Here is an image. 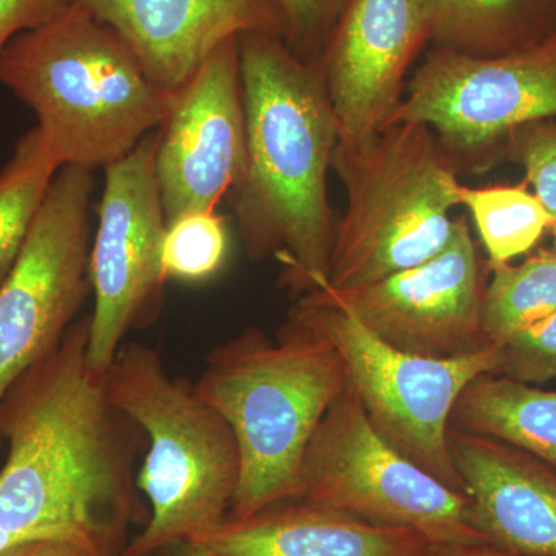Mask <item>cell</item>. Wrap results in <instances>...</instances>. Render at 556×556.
<instances>
[{"instance_id": "cell-4", "label": "cell", "mask_w": 556, "mask_h": 556, "mask_svg": "<svg viewBox=\"0 0 556 556\" xmlns=\"http://www.w3.org/2000/svg\"><path fill=\"white\" fill-rule=\"evenodd\" d=\"M346 386L338 350L291 316L276 342L251 328L208 354L193 388L225 417L239 444L229 518L294 500L311 439Z\"/></svg>"}, {"instance_id": "cell-26", "label": "cell", "mask_w": 556, "mask_h": 556, "mask_svg": "<svg viewBox=\"0 0 556 556\" xmlns=\"http://www.w3.org/2000/svg\"><path fill=\"white\" fill-rule=\"evenodd\" d=\"M496 376L543 386L556 379V313L541 318L500 345Z\"/></svg>"}, {"instance_id": "cell-28", "label": "cell", "mask_w": 556, "mask_h": 556, "mask_svg": "<svg viewBox=\"0 0 556 556\" xmlns=\"http://www.w3.org/2000/svg\"><path fill=\"white\" fill-rule=\"evenodd\" d=\"M0 556H113L100 548L61 540H36L17 544Z\"/></svg>"}, {"instance_id": "cell-3", "label": "cell", "mask_w": 556, "mask_h": 556, "mask_svg": "<svg viewBox=\"0 0 556 556\" xmlns=\"http://www.w3.org/2000/svg\"><path fill=\"white\" fill-rule=\"evenodd\" d=\"M0 84L28 105L61 167L97 170L163 126L172 93L78 2L0 53Z\"/></svg>"}, {"instance_id": "cell-16", "label": "cell", "mask_w": 556, "mask_h": 556, "mask_svg": "<svg viewBox=\"0 0 556 556\" xmlns=\"http://www.w3.org/2000/svg\"><path fill=\"white\" fill-rule=\"evenodd\" d=\"M448 448L470 503L471 526L490 544L556 556V470L538 457L448 428Z\"/></svg>"}, {"instance_id": "cell-17", "label": "cell", "mask_w": 556, "mask_h": 556, "mask_svg": "<svg viewBox=\"0 0 556 556\" xmlns=\"http://www.w3.org/2000/svg\"><path fill=\"white\" fill-rule=\"evenodd\" d=\"M212 556H426L431 543L415 530L288 500L244 519L226 518L192 541Z\"/></svg>"}, {"instance_id": "cell-6", "label": "cell", "mask_w": 556, "mask_h": 556, "mask_svg": "<svg viewBox=\"0 0 556 556\" xmlns=\"http://www.w3.org/2000/svg\"><path fill=\"white\" fill-rule=\"evenodd\" d=\"M332 169L346 208L336 222L329 288L367 287L445 248L463 185L426 124H390L357 148L338 146Z\"/></svg>"}, {"instance_id": "cell-1", "label": "cell", "mask_w": 556, "mask_h": 556, "mask_svg": "<svg viewBox=\"0 0 556 556\" xmlns=\"http://www.w3.org/2000/svg\"><path fill=\"white\" fill-rule=\"evenodd\" d=\"M90 314L24 372L0 404V555L61 540L123 554L137 511L141 428L113 405L89 361Z\"/></svg>"}, {"instance_id": "cell-25", "label": "cell", "mask_w": 556, "mask_h": 556, "mask_svg": "<svg viewBox=\"0 0 556 556\" xmlns=\"http://www.w3.org/2000/svg\"><path fill=\"white\" fill-rule=\"evenodd\" d=\"M351 0H274L283 40L300 60L320 65L329 39Z\"/></svg>"}, {"instance_id": "cell-2", "label": "cell", "mask_w": 556, "mask_h": 556, "mask_svg": "<svg viewBox=\"0 0 556 556\" xmlns=\"http://www.w3.org/2000/svg\"><path fill=\"white\" fill-rule=\"evenodd\" d=\"M247 167L229 200L249 258L274 257L292 294L328 281L336 222L328 172L339 127L320 65L273 33L239 36Z\"/></svg>"}, {"instance_id": "cell-21", "label": "cell", "mask_w": 556, "mask_h": 556, "mask_svg": "<svg viewBox=\"0 0 556 556\" xmlns=\"http://www.w3.org/2000/svg\"><path fill=\"white\" fill-rule=\"evenodd\" d=\"M460 206L467 207L489 255V268L507 265L538 247L554 219L527 182L515 186L460 189Z\"/></svg>"}, {"instance_id": "cell-11", "label": "cell", "mask_w": 556, "mask_h": 556, "mask_svg": "<svg viewBox=\"0 0 556 556\" xmlns=\"http://www.w3.org/2000/svg\"><path fill=\"white\" fill-rule=\"evenodd\" d=\"M159 131L105 167L100 223L91 239L89 361L108 375L131 329L159 314L166 217L156 181Z\"/></svg>"}, {"instance_id": "cell-31", "label": "cell", "mask_w": 556, "mask_h": 556, "mask_svg": "<svg viewBox=\"0 0 556 556\" xmlns=\"http://www.w3.org/2000/svg\"><path fill=\"white\" fill-rule=\"evenodd\" d=\"M552 233H554V244H552V248L556 249V226L554 229H552Z\"/></svg>"}, {"instance_id": "cell-15", "label": "cell", "mask_w": 556, "mask_h": 556, "mask_svg": "<svg viewBox=\"0 0 556 556\" xmlns=\"http://www.w3.org/2000/svg\"><path fill=\"white\" fill-rule=\"evenodd\" d=\"M119 36L149 78L174 93L225 40L249 31L283 38L274 0H76Z\"/></svg>"}, {"instance_id": "cell-19", "label": "cell", "mask_w": 556, "mask_h": 556, "mask_svg": "<svg viewBox=\"0 0 556 556\" xmlns=\"http://www.w3.org/2000/svg\"><path fill=\"white\" fill-rule=\"evenodd\" d=\"M450 427L504 442L556 470V391L485 372L457 399Z\"/></svg>"}, {"instance_id": "cell-14", "label": "cell", "mask_w": 556, "mask_h": 556, "mask_svg": "<svg viewBox=\"0 0 556 556\" xmlns=\"http://www.w3.org/2000/svg\"><path fill=\"white\" fill-rule=\"evenodd\" d=\"M427 43L417 0H351L320 61L339 146L357 148L390 126Z\"/></svg>"}, {"instance_id": "cell-18", "label": "cell", "mask_w": 556, "mask_h": 556, "mask_svg": "<svg viewBox=\"0 0 556 556\" xmlns=\"http://www.w3.org/2000/svg\"><path fill=\"white\" fill-rule=\"evenodd\" d=\"M433 50L508 56L556 33V0H417Z\"/></svg>"}, {"instance_id": "cell-12", "label": "cell", "mask_w": 556, "mask_h": 556, "mask_svg": "<svg viewBox=\"0 0 556 556\" xmlns=\"http://www.w3.org/2000/svg\"><path fill=\"white\" fill-rule=\"evenodd\" d=\"M485 274L464 217L439 254L353 289L314 291L357 318L376 338L415 356L455 358L492 346L482 325Z\"/></svg>"}, {"instance_id": "cell-13", "label": "cell", "mask_w": 556, "mask_h": 556, "mask_svg": "<svg viewBox=\"0 0 556 556\" xmlns=\"http://www.w3.org/2000/svg\"><path fill=\"white\" fill-rule=\"evenodd\" d=\"M155 170L167 223L215 211L247 167L239 36L225 40L178 90L159 130Z\"/></svg>"}, {"instance_id": "cell-23", "label": "cell", "mask_w": 556, "mask_h": 556, "mask_svg": "<svg viewBox=\"0 0 556 556\" xmlns=\"http://www.w3.org/2000/svg\"><path fill=\"white\" fill-rule=\"evenodd\" d=\"M228 254V225L215 211L192 212L166 225L161 260L167 281L204 283L219 274Z\"/></svg>"}, {"instance_id": "cell-10", "label": "cell", "mask_w": 556, "mask_h": 556, "mask_svg": "<svg viewBox=\"0 0 556 556\" xmlns=\"http://www.w3.org/2000/svg\"><path fill=\"white\" fill-rule=\"evenodd\" d=\"M93 190V170H58L0 285V404L14 380L60 346L89 298Z\"/></svg>"}, {"instance_id": "cell-24", "label": "cell", "mask_w": 556, "mask_h": 556, "mask_svg": "<svg viewBox=\"0 0 556 556\" xmlns=\"http://www.w3.org/2000/svg\"><path fill=\"white\" fill-rule=\"evenodd\" d=\"M503 161L518 164L526 182L546 207L556 226V118L535 121L511 131Z\"/></svg>"}, {"instance_id": "cell-9", "label": "cell", "mask_w": 556, "mask_h": 556, "mask_svg": "<svg viewBox=\"0 0 556 556\" xmlns=\"http://www.w3.org/2000/svg\"><path fill=\"white\" fill-rule=\"evenodd\" d=\"M556 118V33L533 49L475 60L431 50L390 124H426L457 174L503 161L511 131Z\"/></svg>"}, {"instance_id": "cell-7", "label": "cell", "mask_w": 556, "mask_h": 556, "mask_svg": "<svg viewBox=\"0 0 556 556\" xmlns=\"http://www.w3.org/2000/svg\"><path fill=\"white\" fill-rule=\"evenodd\" d=\"M288 316L338 350L348 382L380 437L442 484L464 493L448 448L450 420L468 383L485 372L495 375L500 346L455 358L404 353L317 291L300 295Z\"/></svg>"}, {"instance_id": "cell-27", "label": "cell", "mask_w": 556, "mask_h": 556, "mask_svg": "<svg viewBox=\"0 0 556 556\" xmlns=\"http://www.w3.org/2000/svg\"><path fill=\"white\" fill-rule=\"evenodd\" d=\"M76 0H0V53L22 33L43 27Z\"/></svg>"}, {"instance_id": "cell-20", "label": "cell", "mask_w": 556, "mask_h": 556, "mask_svg": "<svg viewBox=\"0 0 556 556\" xmlns=\"http://www.w3.org/2000/svg\"><path fill=\"white\" fill-rule=\"evenodd\" d=\"M60 169L49 142L35 127L17 141L9 163L0 170V285L20 257Z\"/></svg>"}, {"instance_id": "cell-30", "label": "cell", "mask_w": 556, "mask_h": 556, "mask_svg": "<svg viewBox=\"0 0 556 556\" xmlns=\"http://www.w3.org/2000/svg\"><path fill=\"white\" fill-rule=\"evenodd\" d=\"M148 556H212L207 551H204L203 547H200L199 544L189 543V541H185V543L172 544V546H167L164 548H160V551L153 552Z\"/></svg>"}, {"instance_id": "cell-29", "label": "cell", "mask_w": 556, "mask_h": 556, "mask_svg": "<svg viewBox=\"0 0 556 556\" xmlns=\"http://www.w3.org/2000/svg\"><path fill=\"white\" fill-rule=\"evenodd\" d=\"M426 556H525L490 543L442 544L433 546Z\"/></svg>"}, {"instance_id": "cell-22", "label": "cell", "mask_w": 556, "mask_h": 556, "mask_svg": "<svg viewBox=\"0 0 556 556\" xmlns=\"http://www.w3.org/2000/svg\"><path fill=\"white\" fill-rule=\"evenodd\" d=\"M482 325L492 345L556 313V249H540L525 262L490 268Z\"/></svg>"}, {"instance_id": "cell-8", "label": "cell", "mask_w": 556, "mask_h": 556, "mask_svg": "<svg viewBox=\"0 0 556 556\" xmlns=\"http://www.w3.org/2000/svg\"><path fill=\"white\" fill-rule=\"evenodd\" d=\"M294 500L415 530L437 546L489 543L471 526L468 497L391 447L350 382L311 439Z\"/></svg>"}, {"instance_id": "cell-5", "label": "cell", "mask_w": 556, "mask_h": 556, "mask_svg": "<svg viewBox=\"0 0 556 556\" xmlns=\"http://www.w3.org/2000/svg\"><path fill=\"white\" fill-rule=\"evenodd\" d=\"M105 386L148 442L137 478L149 501L148 525L121 556H148L217 529L240 479L239 444L225 417L193 386L172 378L159 351L141 343L119 348Z\"/></svg>"}]
</instances>
